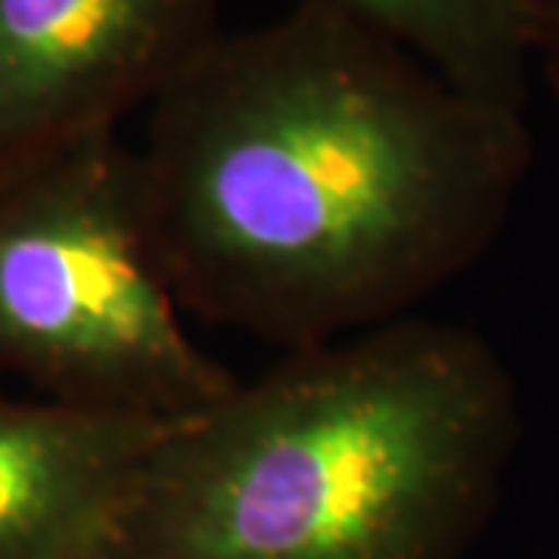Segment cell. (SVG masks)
Segmentation results:
<instances>
[{"mask_svg":"<svg viewBox=\"0 0 559 559\" xmlns=\"http://www.w3.org/2000/svg\"><path fill=\"white\" fill-rule=\"evenodd\" d=\"M153 240L187 318L286 352L411 318L485 259L532 168L522 112L293 3L146 109Z\"/></svg>","mask_w":559,"mask_h":559,"instance_id":"obj_1","label":"cell"},{"mask_svg":"<svg viewBox=\"0 0 559 559\" xmlns=\"http://www.w3.org/2000/svg\"><path fill=\"white\" fill-rule=\"evenodd\" d=\"M520 439L513 373L460 323L296 348L168 423L116 559H463Z\"/></svg>","mask_w":559,"mask_h":559,"instance_id":"obj_2","label":"cell"},{"mask_svg":"<svg viewBox=\"0 0 559 559\" xmlns=\"http://www.w3.org/2000/svg\"><path fill=\"white\" fill-rule=\"evenodd\" d=\"M0 382L159 423L237 382L187 326L121 134L0 187Z\"/></svg>","mask_w":559,"mask_h":559,"instance_id":"obj_3","label":"cell"},{"mask_svg":"<svg viewBox=\"0 0 559 559\" xmlns=\"http://www.w3.org/2000/svg\"><path fill=\"white\" fill-rule=\"evenodd\" d=\"M224 0H0V187L119 134L218 38Z\"/></svg>","mask_w":559,"mask_h":559,"instance_id":"obj_4","label":"cell"},{"mask_svg":"<svg viewBox=\"0 0 559 559\" xmlns=\"http://www.w3.org/2000/svg\"><path fill=\"white\" fill-rule=\"evenodd\" d=\"M168 423L0 392V559H116Z\"/></svg>","mask_w":559,"mask_h":559,"instance_id":"obj_5","label":"cell"},{"mask_svg":"<svg viewBox=\"0 0 559 559\" xmlns=\"http://www.w3.org/2000/svg\"><path fill=\"white\" fill-rule=\"evenodd\" d=\"M392 40L473 100L525 112L544 0H296Z\"/></svg>","mask_w":559,"mask_h":559,"instance_id":"obj_6","label":"cell"},{"mask_svg":"<svg viewBox=\"0 0 559 559\" xmlns=\"http://www.w3.org/2000/svg\"><path fill=\"white\" fill-rule=\"evenodd\" d=\"M535 62H538L540 72H544V81H547L550 94L559 103V0H544Z\"/></svg>","mask_w":559,"mask_h":559,"instance_id":"obj_7","label":"cell"}]
</instances>
